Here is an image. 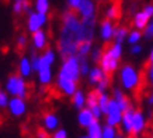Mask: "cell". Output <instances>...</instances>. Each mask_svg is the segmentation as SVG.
<instances>
[{"mask_svg":"<svg viewBox=\"0 0 153 138\" xmlns=\"http://www.w3.org/2000/svg\"><path fill=\"white\" fill-rule=\"evenodd\" d=\"M79 10L69 7L62 14L60 35L56 42L58 52L63 61H68L72 56H76L77 44L82 41V28L79 21Z\"/></svg>","mask_w":153,"mask_h":138,"instance_id":"obj_1","label":"cell"},{"mask_svg":"<svg viewBox=\"0 0 153 138\" xmlns=\"http://www.w3.org/2000/svg\"><path fill=\"white\" fill-rule=\"evenodd\" d=\"M6 92L7 94L13 97H21V99H27L30 94V83H27L23 79V76H20L19 74L10 75L6 83Z\"/></svg>","mask_w":153,"mask_h":138,"instance_id":"obj_2","label":"cell"},{"mask_svg":"<svg viewBox=\"0 0 153 138\" xmlns=\"http://www.w3.org/2000/svg\"><path fill=\"white\" fill-rule=\"evenodd\" d=\"M118 61L120 59L112 58L108 52H107V54H101L100 64H101V68H102V75H104V78L111 83V85H112V82H114V74H115L117 68H118Z\"/></svg>","mask_w":153,"mask_h":138,"instance_id":"obj_3","label":"cell"},{"mask_svg":"<svg viewBox=\"0 0 153 138\" xmlns=\"http://www.w3.org/2000/svg\"><path fill=\"white\" fill-rule=\"evenodd\" d=\"M59 78L70 79V80H74V82L79 80V64H77L76 56H72L68 61H65V64H63V66H62L59 72Z\"/></svg>","mask_w":153,"mask_h":138,"instance_id":"obj_4","label":"cell"},{"mask_svg":"<svg viewBox=\"0 0 153 138\" xmlns=\"http://www.w3.org/2000/svg\"><path fill=\"white\" fill-rule=\"evenodd\" d=\"M122 111H121L120 106L117 104L115 100H108V106H107V124L111 125V127H117V125H120L121 123V114Z\"/></svg>","mask_w":153,"mask_h":138,"instance_id":"obj_5","label":"cell"},{"mask_svg":"<svg viewBox=\"0 0 153 138\" xmlns=\"http://www.w3.org/2000/svg\"><path fill=\"white\" fill-rule=\"evenodd\" d=\"M94 24H96V16H87L82 20L80 28H82V41H91L94 34Z\"/></svg>","mask_w":153,"mask_h":138,"instance_id":"obj_6","label":"cell"},{"mask_svg":"<svg viewBox=\"0 0 153 138\" xmlns=\"http://www.w3.org/2000/svg\"><path fill=\"white\" fill-rule=\"evenodd\" d=\"M7 109L13 117H21L27 111V104H25V100L21 97H11V99H9Z\"/></svg>","mask_w":153,"mask_h":138,"instance_id":"obj_7","label":"cell"},{"mask_svg":"<svg viewBox=\"0 0 153 138\" xmlns=\"http://www.w3.org/2000/svg\"><path fill=\"white\" fill-rule=\"evenodd\" d=\"M47 21V14H42V13H31L27 14V28L30 32H35L37 30L45 24Z\"/></svg>","mask_w":153,"mask_h":138,"instance_id":"obj_8","label":"cell"},{"mask_svg":"<svg viewBox=\"0 0 153 138\" xmlns=\"http://www.w3.org/2000/svg\"><path fill=\"white\" fill-rule=\"evenodd\" d=\"M145 127H146V121H145V117L142 114V110L140 109H134V113H132V135L134 137H138V135H142V133L145 131Z\"/></svg>","mask_w":153,"mask_h":138,"instance_id":"obj_9","label":"cell"},{"mask_svg":"<svg viewBox=\"0 0 153 138\" xmlns=\"http://www.w3.org/2000/svg\"><path fill=\"white\" fill-rule=\"evenodd\" d=\"M138 80V75L135 72V69L132 68V65L125 64L122 66V83L126 89H132L136 85Z\"/></svg>","mask_w":153,"mask_h":138,"instance_id":"obj_10","label":"cell"},{"mask_svg":"<svg viewBox=\"0 0 153 138\" xmlns=\"http://www.w3.org/2000/svg\"><path fill=\"white\" fill-rule=\"evenodd\" d=\"M42 125H44V128L47 131H53L59 125V118L52 111H47L45 114L42 116Z\"/></svg>","mask_w":153,"mask_h":138,"instance_id":"obj_11","label":"cell"},{"mask_svg":"<svg viewBox=\"0 0 153 138\" xmlns=\"http://www.w3.org/2000/svg\"><path fill=\"white\" fill-rule=\"evenodd\" d=\"M114 96H115V99H114V100H115L117 104L120 106L121 111H125V110H128V109H131V107H132V103H131L129 97L126 96V94H124L120 89H115V90H114Z\"/></svg>","mask_w":153,"mask_h":138,"instance_id":"obj_12","label":"cell"},{"mask_svg":"<svg viewBox=\"0 0 153 138\" xmlns=\"http://www.w3.org/2000/svg\"><path fill=\"white\" fill-rule=\"evenodd\" d=\"M58 86L63 92V94H73L76 92V82L70 80V79H62L59 78L58 80Z\"/></svg>","mask_w":153,"mask_h":138,"instance_id":"obj_13","label":"cell"},{"mask_svg":"<svg viewBox=\"0 0 153 138\" xmlns=\"http://www.w3.org/2000/svg\"><path fill=\"white\" fill-rule=\"evenodd\" d=\"M13 13L16 16L24 13H31L30 10V2L28 0H13Z\"/></svg>","mask_w":153,"mask_h":138,"instance_id":"obj_14","label":"cell"},{"mask_svg":"<svg viewBox=\"0 0 153 138\" xmlns=\"http://www.w3.org/2000/svg\"><path fill=\"white\" fill-rule=\"evenodd\" d=\"M47 44V34L45 31H42L41 28L33 32V45L35 50H42Z\"/></svg>","mask_w":153,"mask_h":138,"instance_id":"obj_15","label":"cell"},{"mask_svg":"<svg viewBox=\"0 0 153 138\" xmlns=\"http://www.w3.org/2000/svg\"><path fill=\"white\" fill-rule=\"evenodd\" d=\"M101 93H102V92H101V90H100L98 88L88 90L87 99L84 100V103L87 104L88 109H91V107H94V106H98V97L101 96Z\"/></svg>","mask_w":153,"mask_h":138,"instance_id":"obj_16","label":"cell"},{"mask_svg":"<svg viewBox=\"0 0 153 138\" xmlns=\"http://www.w3.org/2000/svg\"><path fill=\"white\" fill-rule=\"evenodd\" d=\"M93 120H96L91 114V111L88 109H80V114H79V124L82 127H88V125L93 123Z\"/></svg>","mask_w":153,"mask_h":138,"instance_id":"obj_17","label":"cell"},{"mask_svg":"<svg viewBox=\"0 0 153 138\" xmlns=\"http://www.w3.org/2000/svg\"><path fill=\"white\" fill-rule=\"evenodd\" d=\"M31 64H30V59L28 58H21L19 62V75L23 76V78H28L31 75Z\"/></svg>","mask_w":153,"mask_h":138,"instance_id":"obj_18","label":"cell"},{"mask_svg":"<svg viewBox=\"0 0 153 138\" xmlns=\"http://www.w3.org/2000/svg\"><path fill=\"white\" fill-rule=\"evenodd\" d=\"M87 137L88 138H102L101 135V125L97 120H93V123L87 127Z\"/></svg>","mask_w":153,"mask_h":138,"instance_id":"obj_19","label":"cell"},{"mask_svg":"<svg viewBox=\"0 0 153 138\" xmlns=\"http://www.w3.org/2000/svg\"><path fill=\"white\" fill-rule=\"evenodd\" d=\"M77 10L83 14L84 17H87V16H93L94 14V4L91 3V0H82Z\"/></svg>","mask_w":153,"mask_h":138,"instance_id":"obj_20","label":"cell"},{"mask_svg":"<svg viewBox=\"0 0 153 138\" xmlns=\"http://www.w3.org/2000/svg\"><path fill=\"white\" fill-rule=\"evenodd\" d=\"M100 26H101V37L104 38V40L111 38L112 37V24H111V21L107 20V19H101Z\"/></svg>","mask_w":153,"mask_h":138,"instance_id":"obj_21","label":"cell"},{"mask_svg":"<svg viewBox=\"0 0 153 138\" xmlns=\"http://www.w3.org/2000/svg\"><path fill=\"white\" fill-rule=\"evenodd\" d=\"M149 21V16L145 11H140V13H136L134 17V23L135 26L139 28V30H143V28H146V24H148Z\"/></svg>","mask_w":153,"mask_h":138,"instance_id":"obj_22","label":"cell"},{"mask_svg":"<svg viewBox=\"0 0 153 138\" xmlns=\"http://www.w3.org/2000/svg\"><path fill=\"white\" fill-rule=\"evenodd\" d=\"M90 48H91V41H80L79 44H77L76 56H86L88 54Z\"/></svg>","mask_w":153,"mask_h":138,"instance_id":"obj_23","label":"cell"},{"mask_svg":"<svg viewBox=\"0 0 153 138\" xmlns=\"http://www.w3.org/2000/svg\"><path fill=\"white\" fill-rule=\"evenodd\" d=\"M39 74V82L41 85H47L51 82V68H41L38 69Z\"/></svg>","mask_w":153,"mask_h":138,"instance_id":"obj_24","label":"cell"},{"mask_svg":"<svg viewBox=\"0 0 153 138\" xmlns=\"http://www.w3.org/2000/svg\"><path fill=\"white\" fill-rule=\"evenodd\" d=\"M72 103L74 104V107H77V109H83V106H84V94H83L82 90H77V92L73 93Z\"/></svg>","mask_w":153,"mask_h":138,"instance_id":"obj_25","label":"cell"},{"mask_svg":"<svg viewBox=\"0 0 153 138\" xmlns=\"http://www.w3.org/2000/svg\"><path fill=\"white\" fill-rule=\"evenodd\" d=\"M101 135L102 138H115L118 134H117L115 127H111V125L107 124L104 128H101Z\"/></svg>","mask_w":153,"mask_h":138,"instance_id":"obj_26","label":"cell"},{"mask_svg":"<svg viewBox=\"0 0 153 138\" xmlns=\"http://www.w3.org/2000/svg\"><path fill=\"white\" fill-rule=\"evenodd\" d=\"M28 45V38L25 34H20L19 37H17V50L20 51V52H24V50L27 48Z\"/></svg>","mask_w":153,"mask_h":138,"instance_id":"obj_27","label":"cell"},{"mask_svg":"<svg viewBox=\"0 0 153 138\" xmlns=\"http://www.w3.org/2000/svg\"><path fill=\"white\" fill-rule=\"evenodd\" d=\"M108 100H110V97L101 93V96L98 97V107H100V110H101V114H107V106H108Z\"/></svg>","mask_w":153,"mask_h":138,"instance_id":"obj_28","label":"cell"},{"mask_svg":"<svg viewBox=\"0 0 153 138\" xmlns=\"http://www.w3.org/2000/svg\"><path fill=\"white\" fill-rule=\"evenodd\" d=\"M102 70L100 68H94L91 72H90V82H93V83H98L100 80L102 79Z\"/></svg>","mask_w":153,"mask_h":138,"instance_id":"obj_29","label":"cell"},{"mask_svg":"<svg viewBox=\"0 0 153 138\" xmlns=\"http://www.w3.org/2000/svg\"><path fill=\"white\" fill-rule=\"evenodd\" d=\"M37 11L38 13H42V14H47L48 13V9H49V4H48V0H37Z\"/></svg>","mask_w":153,"mask_h":138,"instance_id":"obj_30","label":"cell"},{"mask_svg":"<svg viewBox=\"0 0 153 138\" xmlns=\"http://www.w3.org/2000/svg\"><path fill=\"white\" fill-rule=\"evenodd\" d=\"M108 54H110L112 58L120 59V58H121V45H120V44H114V46L108 51Z\"/></svg>","mask_w":153,"mask_h":138,"instance_id":"obj_31","label":"cell"},{"mask_svg":"<svg viewBox=\"0 0 153 138\" xmlns=\"http://www.w3.org/2000/svg\"><path fill=\"white\" fill-rule=\"evenodd\" d=\"M9 104V94L4 90H0V109H6Z\"/></svg>","mask_w":153,"mask_h":138,"instance_id":"obj_32","label":"cell"},{"mask_svg":"<svg viewBox=\"0 0 153 138\" xmlns=\"http://www.w3.org/2000/svg\"><path fill=\"white\" fill-rule=\"evenodd\" d=\"M51 138H68V134H66L65 130H56L55 133L52 134V137Z\"/></svg>","mask_w":153,"mask_h":138,"instance_id":"obj_33","label":"cell"},{"mask_svg":"<svg viewBox=\"0 0 153 138\" xmlns=\"http://www.w3.org/2000/svg\"><path fill=\"white\" fill-rule=\"evenodd\" d=\"M140 35H142V32H139V31H134V32H131L129 42H131V44H134V42H136V41H138V40L140 38Z\"/></svg>","mask_w":153,"mask_h":138,"instance_id":"obj_34","label":"cell"},{"mask_svg":"<svg viewBox=\"0 0 153 138\" xmlns=\"http://www.w3.org/2000/svg\"><path fill=\"white\" fill-rule=\"evenodd\" d=\"M37 138H51L49 134L45 128H38L37 130Z\"/></svg>","mask_w":153,"mask_h":138,"instance_id":"obj_35","label":"cell"},{"mask_svg":"<svg viewBox=\"0 0 153 138\" xmlns=\"http://www.w3.org/2000/svg\"><path fill=\"white\" fill-rule=\"evenodd\" d=\"M145 35H146V38H149V40H150V38H153V23L150 24L148 28H146V34H145Z\"/></svg>","mask_w":153,"mask_h":138,"instance_id":"obj_36","label":"cell"},{"mask_svg":"<svg viewBox=\"0 0 153 138\" xmlns=\"http://www.w3.org/2000/svg\"><path fill=\"white\" fill-rule=\"evenodd\" d=\"M69 2V7H73V9H79V4L82 0H68Z\"/></svg>","mask_w":153,"mask_h":138,"instance_id":"obj_37","label":"cell"},{"mask_svg":"<svg viewBox=\"0 0 153 138\" xmlns=\"http://www.w3.org/2000/svg\"><path fill=\"white\" fill-rule=\"evenodd\" d=\"M143 11L146 14H148L149 17H150V16H153V4H149V6H146V7H145L143 9Z\"/></svg>","mask_w":153,"mask_h":138,"instance_id":"obj_38","label":"cell"},{"mask_svg":"<svg viewBox=\"0 0 153 138\" xmlns=\"http://www.w3.org/2000/svg\"><path fill=\"white\" fill-rule=\"evenodd\" d=\"M140 50H142V48H140V45H136V46H134V48H132V52H140Z\"/></svg>","mask_w":153,"mask_h":138,"instance_id":"obj_39","label":"cell"},{"mask_svg":"<svg viewBox=\"0 0 153 138\" xmlns=\"http://www.w3.org/2000/svg\"><path fill=\"white\" fill-rule=\"evenodd\" d=\"M149 79H150V82L153 83V68L149 69Z\"/></svg>","mask_w":153,"mask_h":138,"instance_id":"obj_40","label":"cell"},{"mask_svg":"<svg viewBox=\"0 0 153 138\" xmlns=\"http://www.w3.org/2000/svg\"><path fill=\"white\" fill-rule=\"evenodd\" d=\"M148 101L150 103V104H153V89H152V93H150V96H149Z\"/></svg>","mask_w":153,"mask_h":138,"instance_id":"obj_41","label":"cell"},{"mask_svg":"<svg viewBox=\"0 0 153 138\" xmlns=\"http://www.w3.org/2000/svg\"><path fill=\"white\" fill-rule=\"evenodd\" d=\"M149 58H150V61H152V64H153V52H152V55L149 56Z\"/></svg>","mask_w":153,"mask_h":138,"instance_id":"obj_42","label":"cell"},{"mask_svg":"<svg viewBox=\"0 0 153 138\" xmlns=\"http://www.w3.org/2000/svg\"><path fill=\"white\" fill-rule=\"evenodd\" d=\"M115 138H122V134H118V135H117Z\"/></svg>","mask_w":153,"mask_h":138,"instance_id":"obj_43","label":"cell"},{"mask_svg":"<svg viewBox=\"0 0 153 138\" xmlns=\"http://www.w3.org/2000/svg\"><path fill=\"white\" fill-rule=\"evenodd\" d=\"M126 138H138V137H134V135H128Z\"/></svg>","mask_w":153,"mask_h":138,"instance_id":"obj_44","label":"cell"},{"mask_svg":"<svg viewBox=\"0 0 153 138\" xmlns=\"http://www.w3.org/2000/svg\"><path fill=\"white\" fill-rule=\"evenodd\" d=\"M82 138H88V137H87V135H84V137H82Z\"/></svg>","mask_w":153,"mask_h":138,"instance_id":"obj_45","label":"cell"},{"mask_svg":"<svg viewBox=\"0 0 153 138\" xmlns=\"http://www.w3.org/2000/svg\"><path fill=\"white\" fill-rule=\"evenodd\" d=\"M150 138H153V133H152V135H150Z\"/></svg>","mask_w":153,"mask_h":138,"instance_id":"obj_46","label":"cell"},{"mask_svg":"<svg viewBox=\"0 0 153 138\" xmlns=\"http://www.w3.org/2000/svg\"><path fill=\"white\" fill-rule=\"evenodd\" d=\"M97 2H102V0H97Z\"/></svg>","mask_w":153,"mask_h":138,"instance_id":"obj_47","label":"cell"}]
</instances>
